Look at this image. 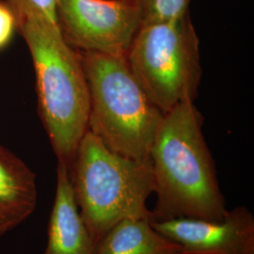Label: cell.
<instances>
[{"label": "cell", "instance_id": "obj_1", "mask_svg": "<svg viewBox=\"0 0 254 254\" xmlns=\"http://www.w3.org/2000/svg\"><path fill=\"white\" fill-rule=\"evenodd\" d=\"M193 102L164 114L149 154L157 200L151 220L200 218L219 221L227 213L216 167Z\"/></svg>", "mask_w": 254, "mask_h": 254}, {"label": "cell", "instance_id": "obj_2", "mask_svg": "<svg viewBox=\"0 0 254 254\" xmlns=\"http://www.w3.org/2000/svg\"><path fill=\"white\" fill-rule=\"evenodd\" d=\"M17 32L33 62L40 117L58 161L70 169L89 130L90 95L81 55L52 23L27 21Z\"/></svg>", "mask_w": 254, "mask_h": 254}, {"label": "cell", "instance_id": "obj_3", "mask_svg": "<svg viewBox=\"0 0 254 254\" xmlns=\"http://www.w3.org/2000/svg\"><path fill=\"white\" fill-rule=\"evenodd\" d=\"M69 172L75 201L95 246L124 219H151L146 202L154 185L149 161L112 152L88 130Z\"/></svg>", "mask_w": 254, "mask_h": 254}, {"label": "cell", "instance_id": "obj_4", "mask_svg": "<svg viewBox=\"0 0 254 254\" xmlns=\"http://www.w3.org/2000/svg\"><path fill=\"white\" fill-rule=\"evenodd\" d=\"M79 52L90 95L89 131L112 152L149 161L163 113L149 99L126 58Z\"/></svg>", "mask_w": 254, "mask_h": 254}, {"label": "cell", "instance_id": "obj_5", "mask_svg": "<svg viewBox=\"0 0 254 254\" xmlns=\"http://www.w3.org/2000/svg\"><path fill=\"white\" fill-rule=\"evenodd\" d=\"M199 38L190 12L142 25L127 62L149 99L163 114L198 94L201 68Z\"/></svg>", "mask_w": 254, "mask_h": 254}, {"label": "cell", "instance_id": "obj_6", "mask_svg": "<svg viewBox=\"0 0 254 254\" xmlns=\"http://www.w3.org/2000/svg\"><path fill=\"white\" fill-rule=\"evenodd\" d=\"M57 18L74 49L122 58L142 26L139 0H57Z\"/></svg>", "mask_w": 254, "mask_h": 254}, {"label": "cell", "instance_id": "obj_7", "mask_svg": "<svg viewBox=\"0 0 254 254\" xmlns=\"http://www.w3.org/2000/svg\"><path fill=\"white\" fill-rule=\"evenodd\" d=\"M164 237L181 248L182 254H254V218L245 206L227 211L224 218L151 220Z\"/></svg>", "mask_w": 254, "mask_h": 254}, {"label": "cell", "instance_id": "obj_8", "mask_svg": "<svg viewBox=\"0 0 254 254\" xmlns=\"http://www.w3.org/2000/svg\"><path fill=\"white\" fill-rule=\"evenodd\" d=\"M44 254H94L95 244L75 201L69 168L58 162L57 190Z\"/></svg>", "mask_w": 254, "mask_h": 254}, {"label": "cell", "instance_id": "obj_9", "mask_svg": "<svg viewBox=\"0 0 254 254\" xmlns=\"http://www.w3.org/2000/svg\"><path fill=\"white\" fill-rule=\"evenodd\" d=\"M37 201L35 174L0 144V236L26 221L35 211Z\"/></svg>", "mask_w": 254, "mask_h": 254}, {"label": "cell", "instance_id": "obj_10", "mask_svg": "<svg viewBox=\"0 0 254 254\" xmlns=\"http://www.w3.org/2000/svg\"><path fill=\"white\" fill-rule=\"evenodd\" d=\"M94 254H182L180 246L164 237L150 218H127L101 238Z\"/></svg>", "mask_w": 254, "mask_h": 254}, {"label": "cell", "instance_id": "obj_11", "mask_svg": "<svg viewBox=\"0 0 254 254\" xmlns=\"http://www.w3.org/2000/svg\"><path fill=\"white\" fill-rule=\"evenodd\" d=\"M19 26L27 21H46L58 25L57 0H6ZM59 26V25H58Z\"/></svg>", "mask_w": 254, "mask_h": 254}, {"label": "cell", "instance_id": "obj_12", "mask_svg": "<svg viewBox=\"0 0 254 254\" xmlns=\"http://www.w3.org/2000/svg\"><path fill=\"white\" fill-rule=\"evenodd\" d=\"M142 25L172 21L190 12V0H139Z\"/></svg>", "mask_w": 254, "mask_h": 254}, {"label": "cell", "instance_id": "obj_13", "mask_svg": "<svg viewBox=\"0 0 254 254\" xmlns=\"http://www.w3.org/2000/svg\"><path fill=\"white\" fill-rule=\"evenodd\" d=\"M17 32V21L6 0L0 1V51L9 46Z\"/></svg>", "mask_w": 254, "mask_h": 254}]
</instances>
